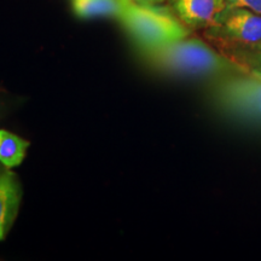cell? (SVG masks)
I'll return each instance as SVG.
<instances>
[{
	"label": "cell",
	"mask_w": 261,
	"mask_h": 261,
	"mask_svg": "<svg viewBox=\"0 0 261 261\" xmlns=\"http://www.w3.org/2000/svg\"><path fill=\"white\" fill-rule=\"evenodd\" d=\"M174 14L190 29H210L226 10V0H172Z\"/></svg>",
	"instance_id": "5b68a950"
},
{
	"label": "cell",
	"mask_w": 261,
	"mask_h": 261,
	"mask_svg": "<svg viewBox=\"0 0 261 261\" xmlns=\"http://www.w3.org/2000/svg\"><path fill=\"white\" fill-rule=\"evenodd\" d=\"M29 142L21 137L0 129V163L6 168L18 167L27 155Z\"/></svg>",
	"instance_id": "9c48e42d"
},
{
	"label": "cell",
	"mask_w": 261,
	"mask_h": 261,
	"mask_svg": "<svg viewBox=\"0 0 261 261\" xmlns=\"http://www.w3.org/2000/svg\"><path fill=\"white\" fill-rule=\"evenodd\" d=\"M117 19L138 50L165 46L190 37V28L174 12L158 5H140L127 0Z\"/></svg>",
	"instance_id": "7a4b0ae2"
},
{
	"label": "cell",
	"mask_w": 261,
	"mask_h": 261,
	"mask_svg": "<svg viewBox=\"0 0 261 261\" xmlns=\"http://www.w3.org/2000/svg\"><path fill=\"white\" fill-rule=\"evenodd\" d=\"M143 60L159 73L189 79L211 81L248 74L215 46L201 39L187 37L155 48L139 50Z\"/></svg>",
	"instance_id": "6da1fadb"
},
{
	"label": "cell",
	"mask_w": 261,
	"mask_h": 261,
	"mask_svg": "<svg viewBox=\"0 0 261 261\" xmlns=\"http://www.w3.org/2000/svg\"><path fill=\"white\" fill-rule=\"evenodd\" d=\"M22 190L17 175L10 168L0 171V242L8 236L17 217Z\"/></svg>",
	"instance_id": "8992f818"
},
{
	"label": "cell",
	"mask_w": 261,
	"mask_h": 261,
	"mask_svg": "<svg viewBox=\"0 0 261 261\" xmlns=\"http://www.w3.org/2000/svg\"><path fill=\"white\" fill-rule=\"evenodd\" d=\"M211 41L247 46L261 45V15L248 9L227 6L214 27L207 29Z\"/></svg>",
	"instance_id": "277c9868"
},
{
	"label": "cell",
	"mask_w": 261,
	"mask_h": 261,
	"mask_svg": "<svg viewBox=\"0 0 261 261\" xmlns=\"http://www.w3.org/2000/svg\"><path fill=\"white\" fill-rule=\"evenodd\" d=\"M132 2L140 5H158L160 3H162L163 0H132Z\"/></svg>",
	"instance_id": "8fae6325"
},
{
	"label": "cell",
	"mask_w": 261,
	"mask_h": 261,
	"mask_svg": "<svg viewBox=\"0 0 261 261\" xmlns=\"http://www.w3.org/2000/svg\"><path fill=\"white\" fill-rule=\"evenodd\" d=\"M211 83V102L223 115L261 126V76L248 73Z\"/></svg>",
	"instance_id": "3957f363"
},
{
	"label": "cell",
	"mask_w": 261,
	"mask_h": 261,
	"mask_svg": "<svg viewBox=\"0 0 261 261\" xmlns=\"http://www.w3.org/2000/svg\"><path fill=\"white\" fill-rule=\"evenodd\" d=\"M215 47L237 64L242 65L248 73L261 76V45L247 46L232 42L213 41Z\"/></svg>",
	"instance_id": "52a82bcc"
},
{
	"label": "cell",
	"mask_w": 261,
	"mask_h": 261,
	"mask_svg": "<svg viewBox=\"0 0 261 261\" xmlns=\"http://www.w3.org/2000/svg\"><path fill=\"white\" fill-rule=\"evenodd\" d=\"M74 14L80 18H119L127 0H70Z\"/></svg>",
	"instance_id": "ba28073f"
},
{
	"label": "cell",
	"mask_w": 261,
	"mask_h": 261,
	"mask_svg": "<svg viewBox=\"0 0 261 261\" xmlns=\"http://www.w3.org/2000/svg\"><path fill=\"white\" fill-rule=\"evenodd\" d=\"M227 6L248 9L255 14L261 15V0H226Z\"/></svg>",
	"instance_id": "30bf717a"
}]
</instances>
